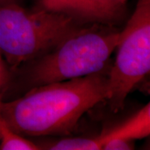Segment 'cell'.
Returning <instances> with one entry per match:
<instances>
[{"mask_svg":"<svg viewBox=\"0 0 150 150\" xmlns=\"http://www.w3.org/2000/svg\"><path fill=\"white\" fill-rule=\"evenodd\" d=\"M110 69L109 64L93 74L34 87L11 101L0 95V116L23 137L70 134L84 113L107 100Z\"/></svg>","mask_w":150,"mask_h":150,"instance_id":"cell-1","label":"cell"},{"mask_svg":"<svg viewBox=\"0 0 150 150\" xmlns=\"http://www.w3.org/2000/svg\"><path fill=\"white\" fill-rule=\"evenodd\" d=\"M117 28L90 23L48 53L20 66L18 82L23 91L102 71L109 64L119 38Z\"/></svg>","mask_w":150,"mask_h":150,"instance_id":"cell-2","label":"cell"},{"mask_svg":"<svg viewBox=\"0 0 150 150\" xmlns=\"http://www.w3.org/2000/svg\"><path fill=\"white\" fill-rule=\"evenodd\" d=\"M90 23L63 12L13 3L0 7V52L15 71Z\"/></svg>","mask_w":150,"mask_h":150,"instance_id":"cell-3","label":"cell"},{"mask_svg":"<svg viewBox=\"0 0 150 150\" xmlns=\"http://www.w3.org/2000/svg\"><path fill=\"white\" fill-rule=\"evenodd\" d=\"M111 65L107 101L111 111L122 110L127 97L150 71V0H138L134 13L119 33Z\"/></svg>","mask_w":150,"mask_h":150,"instance_id":"cell-4","label":"cell"},{"mask_svg":"<svg viewBox=\"0 0 150 150\" xmlns=\"http://www.w3.org/2000/svg\"><path fill=\"white\" fill-rule=\"evenodd\" d=\"M150 103L116 128L98 135L103 150H129L134 149V142L149 136Z\"/></svg>","mask_w":150,"mask_h":150,"instance_id":"cell-5","label":"cell"},{"mask_svg":"<svg viewBox=\"0 0 150 150\" xmlns=\"http://www.w3.org/2000/svg\"><path fill=\"white\" fill-rule=\"evenodd\" d=\"M95 21L112 25L125 10L128 0H85Z\"/></svg>","mask_w":150,"mask_h":150,"instance_id":"cell-6","label":"cell"},{"mask_svg":"<svg viewBox=\"0 0 150 150\" xmlns=\"http://www.w3.org/2000/svg\"><path fill=\"white\" fill-rule=\"evenodd\" d=\"M39 7L72 14L89 23L95 21L85 0H38Z\"/></svg>","mask_w":150,"mask_h":150,"instance_id":"cell-7","label":"cell"},{"mask_svg":"<svg viewBox=\"0 0 150 150\" xmlns=\"http://www.w3.org/2000/svg\"><path fill=\"white\" fill-rule=\"evenodd\" d=\"M41 149L48 150H99L101 144L98 136L93 138H63L42 140L36 143Z\"/></svg>","mask_w":150,"mask_h":150,"instance_id":"cell-8","label":"cell"},{"mask_svg":"<svg viewBox=\"0 0 150 150\" xmlns=\"http://www.w3.org/2000/svg\"><path fill=\"white\" fill-rule=\"evenodd\" d=\"M0 149L39 150L40 147L34 142L13 131L0 116Z\"/></svg>","mask_w":150,"mask_h":150,"instance_id":"cell-9","label":"cell"},{"mask_svg":"<svg viewBox=\"0 0 150 150\" xmlns=\"http://www.w3.org/2000/svg\"><path fill=\"white\" fill-rule=\"evenodd\" d=\"M9 80H10V73L8 68L6 67L5 63L3 60V56L0 52V93L8 85Z\"/></svg>","mask_w":150,"mask_h":150,"instance_id":"cell-10","label":"cell"},{"mask_svg":"<svg viewBox=\"0 0 150 150\" xmlns=\"http://www.w3.org/2000/svg\"><path fill=\"white\" fill-rule=\"evenodd\" d=\"M18 2L19 0H0V7L6 5V4H13V3H18Z\"/></svg>","mask_w":150,"mask_h":150,"instance_id":"cell-11","label":"cell"}]
</instances>
